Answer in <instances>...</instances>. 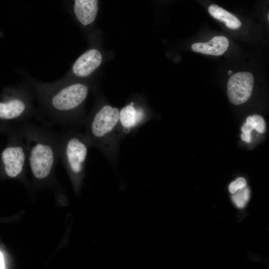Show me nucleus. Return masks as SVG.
<instances>
[{
    "label": "nucleus",
    "instance_id": "nucleus-1",
    "mask_svg": "<svg viewBox=\"0 0 269 269\" xmlns=\"http://www.w3.org/2000/svg\"><path fill=\"white\" fill-rule=\"evenodd\" d=\"M21 73L33 91L39 116L43 115L53 124L68 130L84 124L85 104L90 91L87 83L63 77L45 83L25 72L21 71Z\"/></svg>",
    "mask_w": 269,
    "mask_h": 269
},
{
    "label": "nucleus",
    "instance_id": "nucleus-2",
    "mask_svg": "<svg viewBox=\"0 0 269 269\" xmlns=\"http://www.w3.org/2000/svg\"><path fill=\"white\" fill-rule=\"evenodd\" d=\"M18 125L25 141L33 176L38 180L47 178L59 153V134L30 121Z\"/></svg>",
    "mask_w": 269,
    "mask_h": 269
},
{
    "label": "nucleus",
    "instance_id": "nucleus-3",
    "mask_svg": "<svg viewBox=\"0 0 269 269\" xmlns=\"http://www.w3.org/2000/svg\"><path fill=\"white\" fill-rule=\"evenodd\" d=\"M119 111L110 104L98 102L84 123V134L91 146L100 149L112 161L117 158L119 142L123 137L119 126Z\"/></svg>",
    "mask_w": 269,
    "mask_h": 269
},
{
    "label": "nucleus",
    "instance_id": "nucleus-4",
    "mask_svg": "<svg viewBox=\"0 0 269 269\" xmlns=\"http://www.w3.org/2000/svg\"><path fill=\"white\" fill-rule=\"evenodd\" d=\"M34 100L33 91L25 79L7 88L0 98V120L20 123L39 118Z\"/></svg>",
    "mask_w": 269,
    "mask_h": 269
},
{
    "label": "nucleus",
    "instance_id": "nucleus-5",
    "mask_svg": "<svg viewBox=\"0 0 269 269\" xmlns=\"http://www.w3.org/2000/svg\"><path fill=\"white\" fill-rule=\"evenodd\" d=\"M91 147L83 134L68 130L59 134V153L75 181L82 179L88 150Z\"/></svg>",
    "mask_w": 269,
    "mask_h": 269
},
{
    "label": "nucleus",
    "instance_id": "nucleus-6",
    "mask_svg": "<svg viewBox=\"0 0 269 269\" xmlns=\"http://www.w3.org/2000/svg\"><path fill=\"white\" fill-rule=\"evenodd\" d=\"M7 144L0 158L6 176L15 178L23 172L27 156L25 141L18 124L8 131Z\"/></svg>",
    "mask_w": 269,
    "mask_h": 269
},
{
    "label": "nucleus",
    "instance_id": "nucleus-7",
    "mask_svg": "<svg viewBox=\"0 0 269 269\" xmlns=\"http://www.w3.org/2000/svg\"><path fill=\"white\" fill-rule=\"evenodd\" d=\"M150 118L147 106L131 101L120 110L119 126L122 136L134 132Z\"/></svg>",
    "mask_w": 269,
    "mask_h": 269
},
{
    "label": "nucleus",
    "instance_id": "nucleus-8",
    "mask_svg": "<svg viewBox=\"0 0 269 269\" xmlns=\"http://www.w3.org/2000/svg\"><path fill=\"white\" fill-rule=\"evenodd\" d=\"M102 59V54L98 50L89 49L76 60L69 71L63 78L80 81L87 79L99 67Z\"/></svg>",
    "mask_w": 269,
    "mask_h": 269
},
{
    "label": "nucleus",
    "instance_id": "nucleus-9",
    "mask_svg": "<svg viewBox=\"0 0 269 269\" xmlns=\"http://www.w3.org/2000/svg\"><path fill=\"white\" fill-rule=\"evenodd\" d=\"M254 84V76L250 72H240L231 75L227 90L230 102L238 105L247 101L251 96Z\"/></svg>",
    "mask_w": 269,
    "mask_h": 269
},
{
    "label": "nucleus",
    "instance_id": "nucleus-10",
    "mask_svg": "<svg viewBox=\"0 0 269 269\" xmlns=\"http://www.w3.org/2000/svg\"><path fill=\"white\" fill-rule=\"evenodd\" d=\"M98 9L99 0H73V13L83 26L90 25L95 21Z\"/></svg>",
    "mask_w": 269,
    "mask_h": 269
},
{
    "label": "nucleus",
    "instance_id": "nucleus-11",
    "mask_svg": "<svg viewBox=\"0 0 269 269\" xmlns=\"http://www.w3.org/2000/svg\"><path fill=\"white\" fill-rule=\"evenodd\" d=\"M229 42L223 36H217L212 38L207 42H196L192 44L191 48L196 52L204 54L219 56L227 50Z\"/></svg>",
    "mask_w": 269,
    "mask_h": 269
},
{
    "label": "nucleus",
    "instance_id": "nucleus-12",
    "mask_svg": "<svg viewBox=\"0 0 269 269\" xmlns=\"http://www.w3.org/2000/svg\"><path fill=\"white\" fill-rule=\"evenodd\" d=\"M208 11L212 17L224 22L229 28L237 29L242 25L241 21L234 15L216 4L210 5Z\"/></svg>",
    "mask_w": 269,
    "mask_h": 269
},
{
    "label": "nucleus",
    "instance_id": "nucleus-13",
    "mask_svg": "<svg viewBox=\"0 0 269 269\" xmlns=\"http://www.w3.org/2000/svg\"><path fill=\"white\" fill-rule=\"evenodd\" d=\"M250 197V190L247 186L233 193L232 196L233 202L236 207L242 208L244 207Z\"/></svg>",
    "mask_w": 269,
    "mask_h": 269
},
{
    "label": "nucleus",
    "instance_id": "nucleus-14",
    "mask_svg": "<svg viewBox=\"0 0 269 269\" xmlns=\"http://www.w3.org/2000/svg\"><path fill=\"white\" fill-rule=\"evenodd\" d=\"M246 122L251 124L258 133L263 134L266 130V123L264 119L260 116L254 115L249 116Z\"/></svg>",
    "mask_w": 269,
    "mask_h": 269
},
{
    "label": "nucleus",
    "instance_id": "nucleus-15",
    "mask_svg": "<svg viewBox=\"0 0 269 269\" xmlns=\"http://www.w3.org/2000/svg\"><path fill=\"white\" fill-rule=\"evenodd\" d=\"M247 186V181L243 177H239L232 182L229 186L230 192L233 194L238 190Z\"/></svg>",
    "mask_w": 269,
    "mask_h": 269
},
{
    "label": "nucleus",
    "instance_id": "nucleus-16",
    "mask_svg": "<svg viewBox=\"0 0 269 269\" xmlns=\"http://www.w3.org/2000/svg\"><path fill=\"white\" fill-rule=\"evenodd\" d=\"M253 129H254V127L246 122L242 127V139L247 142H250L251 140V133Z\"/></svg>",
    "mask_w": 269,
    "mask_h": 269
},
{
    "label": "nucleus",
    "instance_id": "nucleus-17",
    "mask_svg": "<svg viewBox=\"0 0 269 269\" xmlns=\"http://www.w3.org/2000/svg\"><path fill=\"white\" fill-rule=\"evenodd\" d=\"M4 268H5V265H4L3 256L2 253L0 251V269H4Z\"/></svg>",
    "mask_w": 269,
    "mask_h": 269
},
{
    "label": "nucleus",
    "instance_id": "nucleus-18",
    "mask_svg": "<svg viewBox=\"0 0 269 269\" xmlns=\"http://www.w3.org/2000/svg\"><path fill=\"white\" fill-rule=\"evenodd\" d=\"M232 71H228V74L229 75H231L232 74Z\"/></svg>",
    "mask_w": 269,
    "mask_h": 269
}]
</instances>
